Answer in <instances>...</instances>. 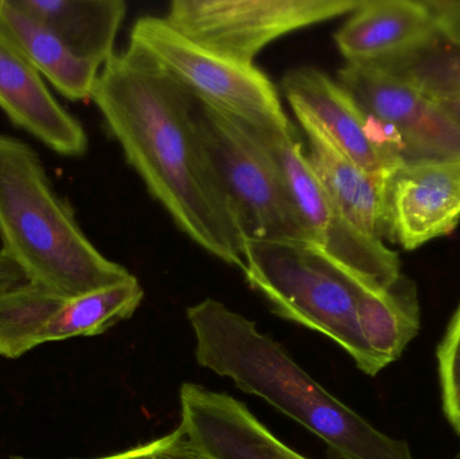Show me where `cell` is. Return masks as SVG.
Segmentation results:
<instances>
[{"instance_id": "3", "label": "cell", "mask_w": 460, "mask_h": 459, "mask_svg": "<svg viewBox=\"0 0 460 459\" xmlns=\"http://www.w3.org/2000/svg\"><path fill=\"white\" fill-rule=\"evenodd\" d=\"M0 239L2 250L30 283L64 298L86 296L132 277L84 234L37 151L4 134H0Z\"/></svg>"}, {"instance_id": "10", "label": "cell", "mask_w": 460, "mask_h": 459, "mask_svg": "<svg viewBox=\"0 0 460 459\" xmlns=\"http://www.w3.org/2000/svg\"><path fill=\"white\" fill-rule=\"evenodd\" d=\"M337 83L389 132L404 163L460 159V126L415 86L373 65L349 62Z\"/></svg>"}, {"instance_id": "2", "label": "cell", "mask_w": 460, "mask_h": 459, "mask_svg": "<svg viewBox=\"0 0 460 459\" xmlns=\"http://www.w3.org/2000/svg\"><path fill=\"white\" fill-rule=\"evenodd\" d=\"M199 366L228 377L321 438L338 459H416L392 438L324 390L253 321L208 298L189 307Z\"/></svg>"}, {"instance_id": "19", "label": "cell", "mask_w": 460, "mask_h": 459, "mask_svg": "<svg viewBox=\"0 0 460 459\" xmlns=\"http://www.w3.org/2000/svg\"><path fill=\"white\" fill-rule=\"evenodd\" d=\"M357 320L365 342L385 368L402 355L420 331L415 286L402 275L388 290L362 288Z\"/></svg>"}, {"instance_id": "6", "label": "cell", "mask_w": 460, "mask_h": 459, "mask_svg": "<svg viewBox=\"0 0 460 459\" xmlns=\"http://www.w3.org/2000/svg\"><path fill=\"white\" fill-rule=\"evenodd\" d=\"M129 48L158 65L194 97L264 129L292 126L272 81L254 65L221 56L183 35L161 16H142Z\"/></svg>"}, {"instance_id": "15", "label": "cell", "mask_w": 460, "mask_h": 459, "mask_svg": "<svg viewBox=\"0 0 460 459\" xmlns=\"http://www.w3.org/2000/svg\"><path fill=\"white\" fill-rule=\"evenodd\" d=\"M439 37L427 0H362L334 40L349 64H377L424 48Z\"/></svg>"}, {"instance_id": "17", "label": "cell", "mask_w": 460, "mask_h": 459, "mask_svg": "<svg viewBox=\"0 0 460 459\" xmlns=\"http://www.w3.org/2000/svg\"><path fill=\"white\" fill-rule=\"evenodd\" d=\"M64 42L75 56L104 66L115 54L127 13L123 0H13Z\"/></svg>"}, {"instance_id": "5", "label": "cell", "mask_w": 460, "mask_h": 459, "mask_svg": "<svg viewBox=\"0 0 460 459\" xmlns=\"http://www.w3.org/2000/svg\"><path fill=\"white\" fill-rule=\"evenodd\" d=\"M193 116L243 237L310 240L280 167L253 128L194 96Z\"/></svg>"}, {"instance_id": "14", "label": "cell", "mask_w": 460, "mask_h": 459, "mask_svg": "<svg viewBox=\"0 0 460 459\" xmlns=\"http://www.w3.org/2000/svg\"><path fill=\"white\" fill-rule=\"evenodd\" d=\"M0 110L16 127L59 155L81 156L88 150L83 124L62 107L42 75L2 31Z\"/></svg>"}, {"instance_id": "1", "label": "cell", "mask_w": 460, "mask_h": 459, "mask_svg": "<svg viewBox=\"0 0 460 459\" xmlns=\"http://www.w3.org/2000/svg\"><path fill=\"white\" fill-rule=\"evenodd\" d=\"M91 100L175 225L210 255L243 269V234L199 140L193 94L128 46L105 62Z\"/></svg>"}, {"instance_id": "16", "label": "cell", "mask_w": 460, "mask_h": 459, "mask_svg": "<svg viewBox=\"0 0 460 459\" xmlns=\"http://www.w3.org/2000/svg\"><path fill=\"white\" fill-rule=\"evenodd\" d=\"M307 135V158L341 212L359 231L388 239L386 181L357 166L332 140L305 118H297Z\"/></svg>"}, {"instance_id": "20", "label": "cell", "mask_w": 460, "mask_h": 459, "mask_svg": "<svg viewBox=\"0 0 460 459\" xmlns=\"http://www.w3.org/2000/svg\"><path fill=\"white\" fill-rule=\"evenodd\" d=\"M437 357L443 410L448 422L460 437V304L442 344L438 348Z\"/></svg>"}, {"instance_id": "21", "label": "cell", "mask_w": 460, "mask_h": 459, "mask_svg": "<svg viewBox=\"0 0 460 459\" xmlns=\"http://www.w3.org/2000/svg\"><path fill=\"white\" fill-rule=\"evenodd\" d=\"M97 459H212L188 436L182 426L150 444Z\"/></svg>"}, {"instance_id": "18", "label": "cell", "mask_w": 460, "mask_h": 459, "mask_svg": "<svg viewBox=\"0 0 460 459\" xmlns=\"http://www.w3.org/2000/svg\"><path fill=\"white\" fill-rule=\"evenodd\" d=\"M0 31L62 96L72 102L91 99L102 67L75 56L57 35L13 0H0Z\"/></svg>"}, {"instance_id": "7", "label": "cell", "mask_w": 460, "mask_h": 459, "mask_svg": "<svg viewBox=\"0 0 460 459\" xmlns=\"http://www.w3.org/2000/svg\"><path fill=\"white\" fill-rule=\"evenodd\" d=\"M251 127L280 167L310 242L370 287L391 288L402 277L399 255L381 240L359 231L341 212L311 167L296 128Z\"/></svg>"}, {"instance_id": "23", "label": "cell", "mask_w": 460, "mask_h": 459, "mask_svg": "<svg viewBox=\"0 0 460 459\" xmlns=\"http://www.w3.org/2000/svg\"><path fill=\"white\" fill-rule=\"evenodd\" d=\"M29 282V278L24 274L23 269L4 251L0 250V296Z\"/></svg>"}, {"instance_id": "25", "label": "cell", "mask_w": 460, "mask_h": 459, "mask_svg": "<svg viewBox=\"0 0 460 459\" xmlns=\"http://www.w3.org/2000/svg\"><path fill=\"white\" fill-rule=\"evenodd\" d=\"M7 459H31V458H23V457H10Z\"/></svg>"}, {"instance_id": "4", "label": "cell", "mask_w": 460, "mask_h": 459, "mask_svg": "<svg viewBox=\"0 0 460 459\" xmlns=\"http://www.w3.org/2000/svg\"><path fill=\"white\" fill-rule=\"evenodd\" d=\"M241 251L246 282L278 317L329 337L365 375L383 371L359 331L357 302L370 286L358 275L310 240L243 237Z\"/></svg>"}, {"instance_id": "22", "label": "cell", "mask_w": 460, "mask_h": 459, "mask_svg": "<svg viewBox=\"0 0 460 459\" xmlns=\"http://www.w3.org/2000/svg\"><path fill=\"white\" fill-rule=\"evenodd\" d=\"M437 21L440 37L460 46V0H427Z\"/></svg>"}, {"instance_id": "9", "label": "cell", "mask_w": 460, "mask_h": 459, "mask_svg": "<svg viewBox=\"0 0 460 459\" xmlns=\"http://www.w3.org/2000/svg\"><path fill=\"white\" fill-rule=\"evenodd\" d=\"M143 298L135 277L77 298L29 282L0 296V356L15 360L46 342L99 336L131 318Z\"/></svg>"}, {"instance_id": "13", "label": "cell", "mask_w": 460, "mask_h": 459, "mask_svg": "<svg viewBox=\"0 0 460 459\" xmlns=\"http://www.w3.org/2000/svg\"><path fill=\"white\" fill-rule=\"evenodd\" d=\"M181 426L212 459H308L279 441L237 399L185 383Z\"/></svg>"}, {"instance_id": "8", "label": "cell", "mask_w": 460, "mask_h": 459, "mask_svg": "<svg viewBox=\"0 0 460 459\" xmlns=\"http://www.w3.org/2000/svg\"><path fill=\"white\" fill-rule=\"evenodd\" d=\"M362 0H172L164 16L178 31L221 56L253 61L270 42L348 15Z\"/></svg>"}, {"instance_id": "11", "label": "cell", "mask_w": 460, "mask_h": 459, "mask_svg": "<svg viewBox=\"0 0 460 459\" xmlns=\"http://www.w3.org/2000/svg\"><path fill=\"white\" fill-rule=\"evenodd\" d=\"M281 89L296 118L313 121L365 172L388 180L404 164L388 131L367 116L337 80L315 67H295L281 78Z\"/></svg>"}, {"instance_id": "12", "label": "cell", "mask_w": 460, "mask_h": 459, "mask_svg": "<svg viewBox=\"0 0 460 459\" xmlns=\"http://www.w3.org/2000/svg\"><path fill=\"white\" fill-rule=\"evenodd\" d=\"M460 223V159L412 162L386 181L388 239L413 251Z\"/></svg>"}, {"instance_id": "24", "label": "cell", "mask_w": 460, "mask_h": 459, "mask_svg": "<svg viewBox=\"0 0 460 459\" xmlns=\"http://www.w3.org/2000/svg\"><path fill=\"white\" fill-rule=\"evenodd\" d=\"M431 99L439 105L440 110L448 118L453 119L460 126V92L439 94V96H432Z\"/></svg>"}]
</instances>
